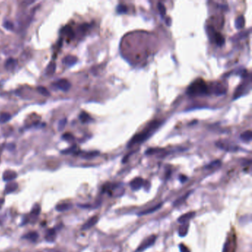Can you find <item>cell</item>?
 Returning a JSON list of instances; mask_svg holds the SVG:
<instances>
[{
    "label": "cell",
    "instance_id": "1",
    "mask_svg": "<svg viewBox=\"0 0 252 252\" xmlns=\"http://www.w3.org/2000/svg\"><path fill=\"white\" fill-rule=\"evenodd\" d=\"M161 121L157 120L149 123L142 132L132 137V138L130 140L128 145H127V147H131V146L135 144H141V143H143L146 140H147L159 128V127L161 125Z\"/></svg>",
    "mask_w": 252,
    "mask_h": 252
},
{
    "label": "cell",
    "instance_id": "2",
    "mask_svg": "<svg viewBox=\"0 0 252 252\" xmlns=\"http://www.w3.org/2000/svg\"><path fill=\"white\" fill-rule=\"evenodd\" d=\"M187 95L189 96L206 95L209 93V88L206 82L201 78L195 80L187 88Z\"/></svg>",
    "mask_w": 252,
    "mask_h": 252
},
{
    "label": "cell",
    "instance_id": "3",
    "mask_svg": "<svg viewBox=\"0 0 252 252\" xmlns=\"http://www.w3.org/2000/svg\"><path fill=\"white\" fill-rule=\"evenodd\" d=\"M208 34L209 36H211V40L214 41L217 45L219 47L223 46L225 44V38L223 37L220 33L217 32L215 30V28L212 26L209 27L207 28Z\"/></svg>",
    "mask_w": 252,
    "mask_h": 252
},
{
    "label": "cell",
    "instance_id": "4",
    "mask_svg": "<svg viewBox=\"0 0 252 252\" xmlns=\"http://www.w3.org/2000/svg\"><path fill=\"white\" fill-rule=\"evenodd\" d=\"M155 240H156V236L155 235H152L150 237H149L148 238H146V240H144L142 242V243L139 245V247L137 249L136 252H142L144 251L145 249H147L148 248L152 246L154 243H155Z\"/></svg>",
    "mask_w": 252,
    "mask_h": 252
},
{
    "label": "cell",
    "instance_id": "5",
    "mask_svg": "<svg viewBox=\"0 0 252 252\" xmlns=\"http://www.w3.org/2000/svg\"><path fill=\"white\" fill-rule=\"evenodd\" d=\"M250 88H251V83H250V81L248 83H243V84H240L236 89V92H234V98L233 99H237L240 98L242 94L247 92V89L249 90Z\"/></svg>",
    "mask_w": 252,
    "mask_h": 252
},
{
    "label": "cell",
    "instance_id": "6",
    "mask_svg": "<svg viewBox=\"0 0 252 252\" xmlns=\"http://www.w3.org/2000/svg\"><path fill=\"white\" fill-rule=\"evenodd\" d=\"M56 85H57V86L59 87V89H60L62 91H64V92L68 91L69 89H70V86H71V84L70 83V81L67 79H64V78L59 80V81L56 83Z\"/></svg>",
    "mask_w": 252,
    "mask_h": 252
},
{
    "label": "cell",
    "instance_id": "7",
    "mask_svg": "<svg viewBox=\"0 0 252 252\" xmlns=\"http://www.w3.org/2000/svg\"><path fill=\"white\" fill-rule=\"evenodd\" d=\"M143 183H144V180L141 177H136V178H135L131 181L130 186H131L132 190L137 191V190H138L142 186Z\"/></svg>",
    "mask_w": 252,
    "mask_h": 252
},
{
    "label": "cell",
    "instance_id": "8",
    "mask_svg": "<svg viewBox=\"0 0 252 252\" xmlns=\"http://www.w3.org/2000/svg\"><path fill=\"white\" fill-rule=\"evenodd\" d=\"M17 177V173L12 170H7L3 174V180L4 181H11Z\"/></svg>",
    "mask_w": 252,
    "mask_h": 252
},
{
    "label": "cell",
    "instance_id": "9",
    "mask_svg": "<svg viewBox=\"0 0 252 252\" xmlns=\"http://www.w3.org/2000/svg\"><path fill=\"white\" fill-rule=\"evenodd\" d=\"M195 212H190L186 214H184V215H183L182 216H180L178 219H177V222L181 223V224L187 223L189 222V220H191L192 217L195 216Z\"/></svg>",
    "mask_w": 252,
    "mask_h": 252
},
{
    "label": "cell",
    "instance_id": "10",
    "mask_svg": "<svg viewBox=\"0 0 252 252\" xmlns=\"http://www.w3.org/2000/svg\"><path fill=\"white\" fill-rule=\"evenodd\" d=\"M98 217L97 216H94L92 217H91L90 219H89V220H87V222H86L85 224L83 225L82 226V230H86V229H89V228H92V226H94L96 223H98Z\"/></svg>",
    "mask_w": 252,
    "mask_h": 252
},
{
    "label": "cell",
    "instance_id": "11",
    "mask_svg": "<svg viewBox=\"0 0 252 252\" xmlns=\"http://www.w3.org/2000/svg\"><path fill=\"white\" fill-rule=\"evenodd\" d=\"M77 61H78L77 57H75V56H72V55H69L64 59V64L67 65V67H71V66H73L74 64H76Z\"/></svg>",
    "mask_w": 252,
    "mask_h": 252
},
{
    "label": "cell",
    "instance_id": "12",
    "mask_svg": "<svg viewBox=\"0 0 252 252\" xmlns=\"http://www.w3.org/2000/svg\"><path fill=\"white\" fill-rule=\"evenodd\" d=\"M16 64V61L15 59H9L5 61L4 67H5L6 70H8V71H11V70H13L14 69H15Z\"/></svg>",
    "mask_w": 252,
    "mask_h": 252
},
{
    "label": "cell",
    "instance_id": "13",
    "mask_svg": "<svg viewBox=\"0 0 252 252\" xmlns=\"http://www.w3.org/2000/svg\"><path fill=\"white\" fill-rule=\"evenodd\" d=\"M161 206H162V204H160L157 205V206H155L154 207L150 208V209H146V210H144V211H143V212H140V213L138 214V215H139V216H143V215H149V214L153 213V212H156L157 210H158L159 209L161 208Z\"/></svg>",
    "mask_w": 252,
    "mask_h": 252
},
{
    "label": "cell",
    "instance_id": "14",
    "mask_svg": "<svg viewBox=\"0 0 252 252\" xmlns=\"http://www.w3.org/2000/svg\"><path fill=\"white\" fill-rule=\"evenodd\" d=\"M56 69V64L54 62H50L45 70V73L48 75H52L55 73Z\"/></svg>",
    "mask_w": 252,
    "mask_h": 252
},
{
    "label": "cell",
    "instance_id": "15",
    "mask_svg": "<svg viewBox=\"0 0 252 252\" xmlns=\"http://www.w3.org/2000/svg\"><path fill=\"white\" fill-rule=\"evenodd\" d=\"M18 188V184L16 182H11L7 183V185L5 186V192L6 193L9 194L11 193V192L16 191Z\"/></svg>",
    "mask_w": 252,
    "mask_h": 252
},
{
    "label": "cell",
    "instance_id": "16",
    "mask_svg": "<svg viewBox=\"0 0 252 252\" xmlns=\"http://www.w3.org/2000/svg\"><path fill=\"white\" fill-rule=\"evenodd\" d=\"M245 18L243 16H240L237 17L235 20V27L237 29H242L244 26H245Z\"/></svg>",
    "mask_w": 252,
    "mask_h": 252
},
{
    "label": "cell",
    "instance_id": "17",
    "mask_svg": "<svg viewBox=\"0 0 252 252\" xmlns=\"http://www.w3.org/2000/svg\"><path fill=\"white\" fill-rule=\"evenodd\" d=\"M56 231H55L54 228H52V229L48 230V232L46 234V240L49 241V242H53L56 239Z\"/></svg>",
    "mask_w": 252,
    "mask_h": 252
},
{
    "label": "cell",
    "instance_id": "18",
    "mask_svg": "<svg viewBox=\"0 0 252 252\" xmlns=\"http://www.w3.org/2000/svg\"><path fill=\"white\" fill-rule=\"evenodd\" d=\"M252 138V134L251 130H248V131L244 132L243 133H242L240 135V138L243 141H245V142H249V141H251Z\"/></svg>",
    "mask_w": 252,
    "mask_h": 252
},
{
    "label": "cell",
    "instance_id": "19",
    "mask_svg": "<svg viewBox=\"0 0 252 252\" xmlns=\"http://www.w3.org/2000/svg\"><path fill=\"white\" fill-rule=\"evenodd\" d=\"M38 237H39V234L36 231H31V232H29L28 234H27L26 235L23 237V238L28 239V240H32L34 242L37 240Z\"/></svg>",
    "mask_w": 252,
    "mask_h": 252
},
{
    "label": "cell",
    "instance_id": "20",
    "mask_svg": "<svg viewBox=\"0 0 252 252\" xmlns=\"http://www.w3.org/2000/svg\"><path fill=\"white\" fill-rule=\"evenodd\" d=\"M190 195H191V192H188L186 194V195H184L183 196H182L181 198H179V199H177V201H174V202L173 203V206H178V205H180L182 203H183L184 201L186 200V198H188Z\"/></svg>",
    "mask_w": 252,
    "mask_h": 252
},
{
    "label": "cell",
    "instance_id": "21",
    "mask_svg": "<svg viewBox=\"0 0 252 252\" xmlns=\"http://www.w3.org/2000/svg\"><path fill=\"white\" fill-rule=\"evenodd\" d=\"M72 207L70 204H59L56 206V209L59 212H64V211H67Z\"/></svg>",
    "mask_w": 252,
    "mask_h": 252
},
{
    "label": "cell",
    "instance_id": "22",
    "mask_svg": "<svg viewBox=\"0 0 252 252\" xmlns=\"http://www.w3.org/2000/svg\"><path fill=\"white\" fill-rule=\"evenodd\" d=\"M79 119L82 123H88L92 121L90 116H89L87 113H84V112H83V113H81V114H80Z\"/></svg>",
    "mask_w": 252,
    "mask_h": 252
},
{
    "label": "cell",
    "instance_id": "23",
    "mask_svg": "<svg viewBox=\"0 0 252 252\" xmlns=\"http://www.w3.org/2000/svg\"><path fill=\"white\" fill-rule=\"evenodd\" d=\"M10 119H11V116H10L9 113H1V114L0 115V123H1V124H4V123L10 121Z\"/></svg>",
    "mask_w": 252,
    "mask_h": 252
},
{
    "label": "cell",
    "instance_id": "24",
    "mask_svg": "<svg viewBox=\"0 0 252 252\" xmlns=\"http://www.w3.org/2000/svg\"><path fill=\"white\" fill-rule=\"evenodd\" d=\"M188 227H189L188 223H184V224H182V226H181L180 228H179V235L182 236V237L185 236L186 234L187 231H188Z\"/></svg>",
    "mask_w": 252,
    "mask_h": 252
},
{
    "label": "cell",
    "instance_id": "25",
    "mask_svg": "<svg viewBox=\"0 0 252 252\" xmlns=\"http://www.w3.org/2000/svg\"><path fill=\"white\" fill-rule=\"evenodd\" d=\"M98 154H99L98 152H85V153H83L82 155H81V157L85 159H90V158H92V157H95V156H97Z\"/></svg>",
    "mask_w": 252,
    "mask_h": 252
},
{
    "label": "cell",
    "instance_id": "26",
    "mask_svg": "<svg viewBox=\"0 0 252 252\" xmlns=\"http://www.w3.org/2000/svg\"><path fill=\"white\" fill-rule=\"evenodd\" d=\"M37 91L41 94V95L44 96H50V92L48 90V89L45 87V86H39L37 87Z\"/></svg>",
    "mask_w": 252,
    "mask_h": 252
},
{
    "label": "cell",
    "instance_id": "27",
    "mask_svg": "<svg viewBox=\"0 0 252 252\" xmlns=\"http://www.w3.org/2000/svg\"><path fill=\"white\" fill-rule=\"evenodd\" d=\"M157 9H158L159 13H160V16H161L162 17H163L165 15H166V7H165V6L163 5L162 3L159 2L158 4H157Z\"/></svg>",
    "mask_w": 252,
    "mask_h": 252
},
{
    "label": "cell",
    "instance_id": "28",
    "mask_svg": "<svg viewBox=\"0 0 252 252\" xmlns=\"http://www.w3.org/2000/svg\"><path fill=\"white\" fill-rule=\"evenodd\" d=\"M67 119H63L59 121V124H58V130H59V131H62V130H64L66 124H67Z\"/></svg>",
    "mask_w": 252,
    "mask_h": 252
},
{
    "label": "cell",
    "instance_id": "29",
    "mask_svg": "<svg viewBox=\"0 0 252 252\" xmlns=\"http://www.w3.org/2000/svg\"><path fill=\"white\" fill-rule=\"evenodd\" d=\"M117 12L119 14H124L127 13V8L124 4H119L117 7Z\"/></svg>",
    "mask_w": 252,
    "mask_h": 252
},
{
    "label": "cell",
    "instance_id": "30",
    "mask_svg": "<svg viewBox=\"0 0 252 252\" xmlns=\"http://www.w3.org/2000/svg\"><path fill=\"white\" fill-rule=\"evenodd\" d=\"M220 165H221V162H220V160H215V161L212 162L210 164H209L208 166H206V168H212L218 167V166H220Z\"/></svg>",
    "mask_w": 252,
    "mask_h": 252
},
{
    "label": "cell",
    "instance_id": "31",
    "mask_svg": "<svg viewBox=\"0 0 252 252\" xmlns=\"http://www.w3.org/2000/svg\"><path fill=\"white\" fill-rule=\"evenodd\" d=\"M62 138L67 141H72L74 140V137L72 134L70 133H65L62 135Z\"/></svg>",
    "mask_w": 252,
    "mask_h": 252
},
{
    "label": "cell",
    "instance_id": "32",
    "mask_svg": "<svg viewBox=\"0 0 252 252\" xmlns=\"http://www.w3.org/2000/svg\"><path fill=\"white\" fill-rule=\"evenodd\" d=\"M4 27L5 28H7V29L8 30H12L13 28V23L11 22H9V21H7V22H4Z\"/></svg>",
    "mask_w": 252,
    "mask_h": 252
},
{
    "label": "cell",
    "instance_id": "33",
    "mask_svg": "<svg viewBox=\"0 0 252 252\" xmlns=\"http://www.w3.org/2000/svg\"><path fill=\"white\" fill-rule=\"evenodd\" d=\"M75 147H76V146H72V147H70L69 149H66V150L62 151V152H62L63 154L71 153V152H74V150H75Z\"/></svg>",
    "mask_w": 252,
    "mask_h": 252
},
{
    "label": "cell",
    "instance_id": "34",
    "mask_svg": "<svg viewBox=\"0 0 252 252\" xmlns=\"http://www.w3.org/2000/svg\"><path fill=\"white\" fill-rule=\"evenodd\" d=\"M179 247H180V252H190L189 249L187 247H186L184 245H183V244H180Z\"/></svg>",
    "mask_w": 252,
    "mask_h": 252
},
{
    "label": "cell",
    "instance_id": "35",
    "mask_svg": "<svg viewBox=\"0 0 252 252\" xmlns=\"http://www.w3.org/2000/svg\"><path fill=\"white\" fill-rule=\"evenodd\" d=\"M180 180L181 182L183 183L187 180V177L184 175H181V176H180Z\"/></svg>",
    "mask_w": 252,
    "mask_h": 252
},
{
    "label": "cell",
    "instance_id": "36",
    "mask_svg": "<svg viewBox=\"0 0 252 252\" xmlns=\"http://www.w3.org/2000/svg\"><path fill=\"white\" fill-rule=\"evenodd\" d=\"M4 200L3 199V198H0V209H1V207H2L3 204H4Z\"/></svg>",
    "mask_w": 252,
    "mask_h": 252
}]
</instances>
